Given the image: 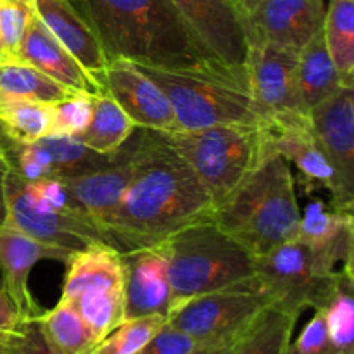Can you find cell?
Listing matches in <instances>:
<instances>
[{
    "label": "cell",
    "instance_id": "1",
    "mask_svg": "<svg viewBox=\"0 0 354 354\" xmlns=\"http://www.w3.org/2000/svg\"><path fill=\"white\" fill-rule=\"evenodd\" d=\"M131 140L130 180L100 227L106 244L120 252L161 244L214 214L213 199L165 133L137 128Z\"/></svg>",
    "mask_w": 354,
    "mask_h": 354
},
{
    "label": "cell",
    "instance_id": "2",
    "mask_svg": "<svg viewBox=\"0 0 354 354\" xmlns=\"http://www.w3.org/2000/svg\"><path fill=\"white\" fill-rule=\"evenodd\" d=\"M107 61L187 68L218 61L197 41L171 0H75Z\"/></svg>",
    "mask_w": 354,
    "mask_h": 354
},
{
    "label": "cell",
    "instance_id": "3",
    "mask_svg": "<svg viewBox=\"0 0 354 354\" xmlns=\"http://www.w3.org/2000/svg\"><path fill=\"white\" fill-rule=\"evenodd\" d=\"M213 218L254 259L297 239L301 209L289 161L275 151L266 156Z\"/></svg>",
    "mask_w": 354,
    "mask_h": 354
},
{
    "label": "cell",
    "instance_id": "4",
    "mask_svg": "<svg viewBox=\"0 0 354 354\" xmlns=\"http://www.w3.org/2000/svg\"><path fill=\"white\" fill-rule=\"evenodd\" d=\"M138 68L168 97L180 130L216 124L270 127L251 93L245 66L206 61L187 68Z\"/></svg>",
    "mask_w": 354,
    "mask_h": 354
},
{
    "label": "cell",
    "instance_id": "5",
    "mask_svg": "<svg viewBox=\"0 0 354 354\" xmlns=\"http://www.w3.org/2000/svg\"><path fill=\"white\" fill-rule=\"evenodd\" d=\"M162 245L171 289L169 310L196 296L256 279L254 258L214 218L182 228Z\"/></svg>",
    "mask_w": 354,
    "mask_h": 354
},
{
    "label": "cell",
    "instance_id": "6",
    "mask_svg": "<svg viewBox=\"0 0 354 354\" xmlns=\"http://www.w3.org/2000/svg\"><path fill=\"white\" fill-rule=\"evenodd\" d=\"M165 137L196 173L213 199L214 209L273 152L270 128L258 124H216Z\"/></svg>",
    "mask_w": 354,
    "mask_h": 354
},
{
    "label": "cell",
    "instance_id": "7",
    "mask_svg": "<svg viewBox=\"0 0 354 354\" xmlns=\"http://www.w3.org/2000/svg\"><path fill=\"white\" fill-rule=\"evenodd\" d=\"M270 304L254 279L183 301L169 310L166 322L190 335L197 348H218L235 344Z\"/></svg>",
    "mask_w": 354,
    "mask_h": 354
},
{
    "label": "cell",
    "instance_id": "8",
    "mask_svg": "<svg viewBox=\"0 0 354 354\" xmlns=\"http://www.w3.org/2000/svg\"><path fill=\"white\" fill-rule=\"evenodd\" d=\"M254 266L256 279L270 296L273 306L296 318L306 310L325 308L339 280L346 275H318L310 248L299 239L256 258Z\"/></svg>",
    "mask_w": 354,
    "mask_h": 354
},
{
    "label": "cell",
    "instance_id": "9",
    "mask_svg": "<svg viewBox=\"0 0 354 354\" xmlns=\"http://www.w3.org/2000/svg\"><path fill=\"white\" fill-rule=\"evenodd\" d=\"M0 201L3 218L0 221L24 232L37 241L55 248L80 251L104 241L102 232L86 218L52 213L31 203L26 182L14 169L0 144Z\"/></svg>",
    "mask_w": 354,
    "mask_h": 354
},
{
    "label": "cell",
    "instance_id": "10",
    "mask_svg": "<svg viewBox=\"0 0 354 354\" xmlns=\"http://www.w3.org/2000/svg\"><path fill=\"white\" fill-rule=\"evenodd\" d=\"M299 50L270 44L265 40L248 41L249 86L270 127L308 118L297 90Z\"/></svg>",
    "mask_w": 354,
    "mask_h": 354
},
{
    "label": "cell",
    "instance_id": "11",
    "mask_svg": "<svg viewBox=\"0 0 354 354\" xmlns=\"http://www.w3.org/2000/svg\"><path fill=\"white\" fill-rule=\"evenodd\" d=\"M102 90L116 100L137 128L159 133L180 131L168 97L133 62L127 59H113L107 62Z\"/></svg>",
    "mask_w": 354,
    "mask_h": 354
},
{
    "label": "cell",
    "instance_id": "12",
    "mask_svg": "<svg viewBox=\"0 0 354 354\" xmlns=\"http://www.w3.org/2000/svg\"><path fill=\"white\" fill-rule=\"evenodd\" d=\"M297 239L310 248L318 275L353 277L354 214L313 199L301 213Z\"/></svg>",
    "mask_w": 354,
    "mask_h": 354
},
{
    "label": "cell",
    "instance_id": "13",
    "mask_svg": "<svg viewBox=\"0 0 354 354\" xmlns=\"http://www.w3.org/2000/svg\"><path fill=\"white\" fill-rule=\"evenodd\" d=\"M201 45L218 61L244 68L248 35L244 14L232 0H171Z\"/></svg>",
    "mask_w": 354,
    "mask_h": 354
},
{
    "label": "cell",
    "instance_id": "14",
    "mask_svg": "<svg viewBox=\"0 0 354 354\" xmlns=\"http://www.w3.org/2000/svg\"><path fill=\"white\" fill-rule=\"evenodd\" d=\"M310 127L337 176L342 203L354 206V88L337 92L310 111Z\"/></svg>",
    "mask_w": 354,
    "mask_h": 354
},
{
    "label": "cell",
    "instance_id": "15",
    "mask_svg": "<svg viewBox=\"0 0 354 354\" xmlns=\"http://www.w3.org/2000/svg\"><path fill=\"white\" fill-rule=\"evenodd\" d=\"M325 0H259L244 16L249 40L301 50L324 28Z\"/></svg>",
    "mask_w": 354,
    "mask_h": 354
},
{
    "label": "cell",
    "instance_id": "16",
    "mask_svg": "<svg viewBox=\"0 0 354 354\" xmlns=\"http://www.w3.org/2000/svg\"><path fill=\"white\" fill-rule=\"evenodd\" d=\"M75 251L55 248L30 237L24 232L0 221V273L2 289L16 304L24 320H35L41 313L30 292V273L44 259L66 263Z\"/></svg>",
    "mask_w": 354,
    "mask_h": 354
},
{
    "label": "cell",
    "instance_id": "17",
    "mask_svg": "<svg viewBox=\"0 0 354 354\" xmlns=\"http://www.w3.org/2000/svg\"><path fill=\"white\" fill-rule=\"evenodd\" d=\"M123 259V322L149 315H168L171 289L168 279V259L165 245L121 252Z\"/></svg>",
    "mask_w": 354,
    "mask_h": 354
},
{
    "label": "cell",
    "instance_id": "18",
    "mask_svg": "<svg viewBox=\"0 0 354 354\" xmlns=\"http://www.w3.org/2000/svg\"><path fill=\"white\" fill-rule=\"evenodd\" d=\"M270 128V142L272 149L294 165L299 171V182L304 192L327 190L330 194V206L337 209L353 211L342 203L341 187L337 176L324 151L318 145L310 127V118L290 121V123L277 124Z\"/></svg>",
    "mask_w": 354,
    "mask_h": 354
},
{
    "label": "cell",
    "instance_id": "19",
    "mask_svg": "<svg viewBox=\"0 0 354 354\" xmlns=\"http://www.w3.org/2000/svg\"><path fill=\"white\" fill-rule=\"evenodd\" d=\"M35 10L55 40L102 88L104 69L109 61L95 31L75 6V0H35Z\"/></svg>",
    "mask_w": 354,
    "mask_h": 354
},
{
    "label": "cell",
    "instance_id": "20",
    "mask_svg": "<svg viewBox=\"0 0 354 354\" xmlns=\"http://www.w3.org/2000/svg\"><path fill=\"white\" fill-rule=\"evenodd\" d=\"M131 147L133 140L130 137L107 166L62 178L80 209L99 227V230L107 216L116 209L128 185L131 175Z\"/></svg>",
    "mask_w": 354,
    "mask_h": 354
},
{
    "label": "cell",
    "instance_id": "21",
    "mask_svg": "<svg viewBox=\"0 0 354 354\" xmlns=\"http://www.w3.org/2000/svg\"><path fill=\"white\" fill-rule=\"evenodd\" d=\"M17 61L33 66L71 92L90 93V95L102 92L99 83L55 40L54 35L41 23L37 10L28 24L26 35H24L19 54H17Z\"/></svg>",
    "mask_w": 354,
    "mask_h": 354
},
{
    "label": "cell",
    "instance_id": "22",
    "mask_svg": "<svg viewBox=\"0 0 354 354\" xmlns=\"http://www.w3.org/2000/svg\"><path fill=\"white\" fill-rule=\"evenodd\" d=\"M116 154H97L76 137L50 135L26 145V161L37 178H69L109 165Z\"/></svg>",
    "mask_w": 354,
    "mask_h": 354
},
{
    "label": "cell",
    "instance_id": "23",
    "mask_svg": "<svg viewBox=\"0 0 354 354\" xmlns=\"http://www.w3.org/2000/svg\"><path fill=\"white\" fill-rule=\"evenodd\" d=\"M62 299H75L90 290L123 289L124 272L121 252L106 242H95L75 251L66 261Z\"/></svg>",
    "mask_w": 354,
    "mask_h": 354
},
{
    "label": "cell",
    "instance_id": "24",
    "mask_svg": "<svg viewBox=\"0 0 354 354\" xmlns=\"http://www.w3.org/2000/svg\"><path fill=\"white\" fill-rule=\"evenodd\" d=\"M341 86V78L328 55L322 28L301 48L297 59V90L304 113L310 114L313 107L334 95Z\"/></svg>",
    "mask_w": 354,
    "mask_h": 354
},
{
    "label": "cell",
    "instance_id": "25",
    "mask_svg": "<svg viewBox=\"0 0 354 354\" xmlns=\"http://www.w3.org/2000/svg\"><path fill=\"white\" fill-rule=\"evenodd\" d=\"M92 102L88 124L76 138L97 154H116L130 140L137 127L106 92L92 95Z\"/></svg>",
    "mask_w": 354,
    "mask_h": 354
},
{
    "label": "cell",
    "instance_id": "26",
    "mask_svg": "<svg viewBox=\"0 0 354 354\" xmlns=\"http://www.w3.org/2000/svg\"><path fill=\"white\" fill-rule=\"evenodd\" d=\"M37 324L52 354H88L97 344L75 304L62 297L55 308L38 315Z\"/></svg>",
    "mask_w": 354,
    "mask_h": 354
},
{
    "label": "cell",
    "instance_id": "27",
    "mask_svg": "<svg viewBox=\"0 0 354 354\" xmlns=\"http://www.w3.org/2000/svg\"><path fill=\"white\" fill-rule=\"evenodd\" d=\"M73 93L76 92H71L26 62L17 59L0 61V102L31 100L50 104Z\"/></svg>",
    "mask_w": 354,
    "mask_h": 354
},
{
    "label": "cell",
    "instance_id": "28",
    "mask_svg": "<svg viewBox=\"0 0 354 354\" xmlns=\"http://www.w3.org/2000/svg\"><path fill=\"white\" fill-rule=\"evenodd\" d=\"M324 40L341 85L354 88V0H328Z\"/></svg>",
    "mask_w": 354,
    "mask_h": 354
},
{
    "label": "cell",
    "instance_id": "29",
    "mask_svg": "<svg viewBox=\"0 0 354 354\" xmlns=\"http://www.w3.org/2000/svg\"><path fill=\"white\" fill-rule=\"evenodd\" d=\"M297 320L270 304L235 342L230 354H286Z\"/></svg>",
    "mask_w": 354,
    "mask_h": 354
},
{
    "label": "cell",
    "instance_id": "30",
    "mask_svg": "<svg viewBox=\"0 0 354 354\" xmlns=\"http://www.w3.org/2000/svg\"><path fill=\"white\" fill-rule=\"evenodd\" d=\"M0 133L6 142L33 144L50 135L48 104L31 100L0 102Z\"/></svg>",
    "mask_w": 354,
    "mask_h": 354
},
{
    "label": "cell",
    "instance_id": "31",
    "mask_svg": "<svg viewBox=\"0 0 354 354\" xmlns=\"http://www.w3.org/2000/svg\"><path fill=\"white\" fill-rule=\"evenodd\" d=\"M69 301V299H68ZM97 342L102 341L123 322V289L90 290L71 299Z\"/></svg>",
    "mask_w": 354,
    "mask_h": 354
},
{
    "label": "cell",
    "instance_id": "32",
    "mask_svg": "<svg viewBox=\"0 0 354 354\" xmlns=\"http://www.w3.org/2000/svg\"><path fill=\"white\" fill-rule=\"evenodd\" d=\"M166 324L165 315L124 320L93 346L88 354H138Z\"/></svg>",
    "mask_w": 354,
    "mask_h": 354
},
{
    "label": "cell",
    "instance_id": "33",
    "mask_svg": "<svg viewBox=\"0 0 354 354\" xmlns=\"http://www.w3.org/2000/svg\"><path fill=\"white\" fill-rule=\"evenodd\" d=\"M353 286V277L342 275L328 303L325 304V308H322L332 342L341 354H354Z\"/></svg>",
    "mask_w": 354,
    "mask_h": 354
},
{
    "label": "cell",
    "instance_id": "34",
    "mask_svg": "<svg viewBox=\"0 0 354 354\" xmlns=\"http://www.w3.org/2000/svg\"><path fill=\"white\" fill-rule=\"evenodd\" d=\"M92 106L93 102L90 93H73V95L48 104L50 135L78 137L88 124L90 116H92Z\"/></svg>",
    "mask_w": 354,
    "mask_h": 354
},
{
    "label": "cell",
    "instance_id": "35",
    "mask_svg": "<svg viewBox=\"0 0 354 354\" xmlns=\"http://www.w3.org/2000/svg\"><path fill=\"white\" fill-rule=\"evenodd\" d=\"M33 14L35 0H0V40L6 59H17Z\"/></svg>",
    "mask_w": 354,
    "mask_h": 354
},
{
    "label": "cell",
    "instance_id": "36",
    "mask_svg": "<svg viewBox=\"0 0 354 354\" xmlns=\"http://www.w3.org/2000/svg\"><path fill=\"white\" fill-rule=\"evenodd\" d=\"M24 182H26V180H24ZM26 190L31 203H33L35 206L40 207V209L52 211V213L69 214V216L86 218V220H90V218L80 209L78 204L75 203V199L71 197L68 187L64 185L62 180L41 178V180H37V182H26Z\"/></svg>",
    "mask_w": 354,
    "mask_h": 354
},
{
    "label": "cell",
    "instance_id": "37",
    "mask_svg": "<svg viewBox=\"0 0 354 354\" xmlns=\"http://www.w3.org/2000/svg\"><path fill=\"white\" fill-rule=\"evenodd\" d=\"M286 354H341L328 334L324 310H315L313 318L296 341H290Z\"/></svg>",
    "mask_w": 354,
    "mask_h": 354
},
{
    "label": "cell",
    "instance_id": "38",
    "mask_svg": "<svg viewBox=\"0 0 354 354\" xmlns=\"http://www.w3.org/2000/svg\"><path fill=\"white\" fill-rule=\"evenodd\" d=\"M196 349L197 344L190 335L166 322L138 354H192Z\"/></svg>",
    "mask_w": 354,
    "mask_h": 354
},
{
    "label": "cell",
    "instance_id": "39",
    "mask_svg": "<svg viewBox=\"0 0 354 354\" xmlns=\"http://www.w3.org/2000/svg\"><path fill=\"white\" fill-rule=\"evenodd\" d=\"M26 324L28 320H24L12 299L0 287V332H21Z\"/></svg>",
    "mask_w": 354,
    "mask_h": 354
},
{
    "label": "cell",
    "instance_id": "40",
    "mask_svg": "<svg viewBox=\"0 0 354 354\" xmlns=\"http://www.w3.org/2000/svg\"><path fill=\"white\" fill-rule=\"evenodd\" d=\"M19 354H52L45 344L41 332L38 328L37 318L28 322L23 328V346H21Z\"/></svg>",
    "mask_w": 354,
    "mask_h": 354
},
{
    "label": "cell",
    "instance_id": "41",
    "mask_svg": "<svg viewBox=\"0 0 354 354\" xmlns=\"http://www.w3.org/2000/svg\"><path fill=\"white\" fill-rule=\"evenodd\" d=\"M23 346V330L0 332V354H19Z\"/></svg>",
    "mask_w": 354,
    "mask_h": 354
},
{
    "label": "cell",
    "instance_id": "42",
    "mask_svg": "<svg viewBox=\"0 0 354 354\" xmlns=\"http://www.w3.org/2000/svg\"><path fill=\"white\" fill-rule=\"evenodd\" d=\"M235 344L230 346H218V348H197L192 354H230L232 348Z\"/></svg>",
    "mask_w": 354,
    "mask_h": 354
},
{
    "label": "cell",
    "instance_id": "43",
    "mask_svg": "<svg viewBox=\"0 0 354 354\" xmlns=\"http://www.w3.org/2000/svg\"><path fill=\"white\" fill-rule=\"evenodd\" d=\"M259 3V0H242V9H244V16L245 14L251 12L256 6Z\"/></svg>",
    "mask_w": 354,
    "mask_h": 354
},
{
    "label": "cell",
    "instance_id": "44",
    "mask_svg": "<svg viewBox=\"0 0 354 354\" xmlns=\"http://www.w3.org/2000/svg\"><path fill=\"white\" fill-rule=\"evenodd\" d=\"M0 61H6V54H3V47H2V40H0Z\"/></svg>",
    "mask_w": 354,
    "mask_h": 354
},
{
    "label": "cell",
    "instance_id": "45",
    "mask_svg": "<svg viewBox=\"0 0 354 354\" xmlns=\"http://www.w3.org/2000/svg\"><path fill=\"white\" fill-rule=\"evenodd\" d=\"M232 2H234L235 6H237L239 9H241V12H242V14H244V9H242V0H232Z\"/></svg>",
    "mask_w": 354,
    "mask_h": 354
}]
</instances>
